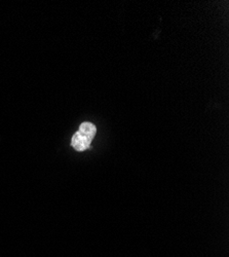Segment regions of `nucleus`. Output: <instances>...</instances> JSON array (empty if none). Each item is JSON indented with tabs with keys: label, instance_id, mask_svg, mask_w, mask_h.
<instances>
[{
	"label": "nucleus",
	"instance_id": "nucleus-1",
	"mask_svg": "<svg viewBox=\"0 0 229 257\" xmlns=\"http://www.w3.org/2000/svg\"><path fill=\"white\" fill-rule=\"evenodd\" d=\"M91 142V139H89L85 135H82L80 132H76L72 137L71 145L73 148H75V151L83 152L90 147Z\"/></svg>",
	"mask_w": 229,
	"mask_h": 257
},
{
	"label": "nucleus",
	"instance_id": "nucleus-2",
	"mask_svg": "<svg viewBox=\"0 0 229 257\" xmlns=\"http://www.w3.org/2000/svg\"><path fill=\"white\" fill-rule=\"evenodd\" d=\"M96 131H97L96 130V126L93 123H91V122H83V123H81L79 130H78V132H80L82 135H85L86 137H88L91 140H93V138L95 137Z\"/></svg>",
	"mask_w": 229,
	"mask_h": 257
}]
</instances>
